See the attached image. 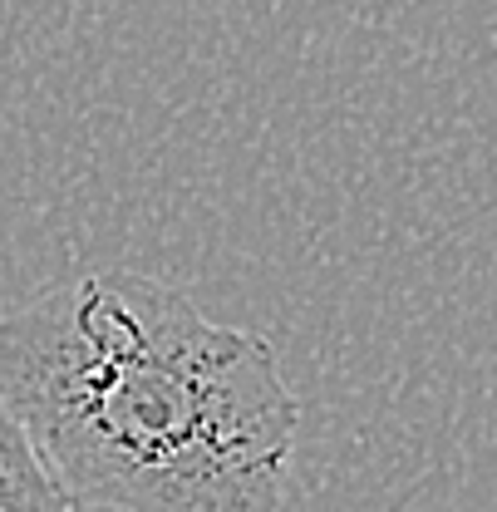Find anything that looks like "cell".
Returning <instances> with one entry per match:
<instances>
[{"mask_svg":"<svg viewBox=\"0 0 497 512\" xmlns=\"http://www.w3.org/2000/svg\"><path fill=\"white\" fill-rule=\"evenodd\" d=\"M0 399L79 512H276L301 429L261 335L133 271L0 320Z\"/></svg>","mask_w":497,"mask_h":512,"instance_id":"cell-1","label":"cell"},{"mask_svg":"<svg viewBox=\"0 0 497 512\" xmlns=\"http://www.w3.org/2000/svg\"><path fill=\"white\" fill-rule=\"evenodd\" d=\"M0 512H69L55 478L45 473L20 419L0 399Z\"/></svg>","mask_w":497,"mask_h":512,"instance_id":"cell-2","label":"cell"},{"mask_svg":"<svg viewBox=\"0 0 497 512\" xmlns=\"http://www.w3.org/2000/svg\"><path fill=\"white\" fill-rule=\"evenodd\" d=\"M69 512H79V508H69Z\"/></svg>","mask_w":497,"mask_h":512,"instance_id":"cell-3","label":"cell"}]
</instances>
